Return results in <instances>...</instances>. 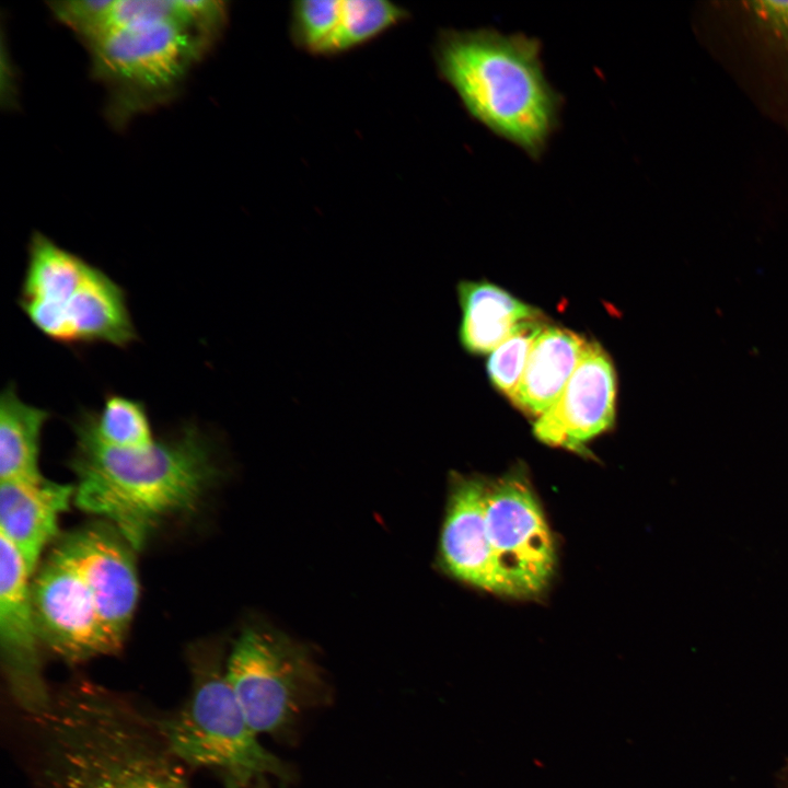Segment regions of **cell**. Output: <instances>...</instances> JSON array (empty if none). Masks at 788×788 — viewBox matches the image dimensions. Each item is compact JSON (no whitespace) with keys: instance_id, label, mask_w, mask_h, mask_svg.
<instances>
[{"instance_id":"1","label":"cell","mask_w":788,"mask_h":788,"mask_svg":"<svg viewBox=\"0 0 788 788\" xmlns=\"http://www.w3.org/2000/svg\"><path fill=\"white\" fill-rule=\"evenodd\" d=\"M71 425L76 505L113 524L135 551L167 520L193 512L220 475L212 444L194 422L144 449L103 443L90 409Z\"/></svg>"},{"instance_id":"2","label":"cell","mask_w":788,"mask_h":788,"mask_svg":"<svg viewBox=\"0 0 788 788\" xmlns=\"http://www.w3.org/2000/svg\"><path fill=\"white\" fill-rule=\"evenodd\" d=\"M541 51L535 37L494 28L441 30L433 46L438 73L466 113L532 159L558 128L563 105Z\"/></svg>"},{"instance_id":"3","label":"cell","mask_w":788,"mask_h":788,"mask_svg":"<svg viewBox=\"0 0 788 788\" xmlns=\"http://www.w3.org/2000/svg\"><path fill=\"white\" fill-rule=\"evenodd\" d=\"M18 304L39 333L60 345L127 348L138 339L124 288L38 231L27 244Z\"/></svg>"},{"instance_id":"4","label":"cell","mask_w":788,"mask_h":788,"mask_svg":"<svg viewBox=\"0 0 788 788\" xmlns=\"http://www.w3.org/2000/svg\"><path fill=\"white\" fill-rule=\"evenodd\" d=\"M192 688L183 706L154 719L173 755L184 765L219 770L227 788H246L268 775L285 777L279 758L257 740L228 681L218 648L190 656Z\"/></svg>"},{"instance_id":"5","label":"cell","mask_w":788,"mask_h":788,"mask_svg":"<svg viewBox=\"0 0 788 788\" xmlns=\"http://www.w3.org/2000/svg\"><path fill=\"white\" fill-rule=\"evenodd\" d=\"M93 78L106 91L115 128L173 100L211 47L186 23L162 21L108 30L83 43Z\"/></svg>"},{"instance_id":"6","label":"cell","mask_w":788,"mask_h":788,"mask_svg":"<svg viewBox=\"0 0 788 788\" xmlns=\"http://www.w3.org/2000/svg\"><path fill=\"white\" fill-rule=\"evenodd\" d=\"M225 673L257 734L287 727L314 699L322 684L305 647L264 627L241 634L228 658Z\"/></svg>"},{"instance_id":"7","label":"cell","mask_w":788,"mask_h":788,"mask_svg":"<svg viewBox=\"0 0 788 788\" xmlns=\"http://www.w3.org/2000/svg\"><path fill=\"white\" fill-rule=\"evenodd\" d=\"M484 532L501 594L531 596L548 584L555 565L553 540L523 473L486 480Z\"/></svg>"},{"instance_id":"8","label":"cell","mask_w":788,"mask_h":788,"mask_svg":"<svg viewBox=\"0 0 788 788\" xmlns=\"http://www.w3.org/2000/svg\"><path fill=\"white\" fill-rule=\"evenodd\" d=\"M31 599L42 642L65 661L83 662L123 648L77 570L56 548L31 583Z\"/></svg>"},{"instance_id":"9","label":"cell","mask_w":788,"mask_h":788,"mask_svg":"<svg viewBox=\"0 0 788 788\" xmlns=\"http://www.w3.org/2000/svg\"><path fill=\"white\" fill-rule=\"evenodd\" d=\"M55 548L77 570L103 623L124 645L139 596L135 548L105 520L66 534Z\"/></svg>"},{"instance_id":"10","label":"cell","mask_w":788,"mask_h":788,"mask_svg":"<svg viewBox=\"0 0 788 788\" xmlns=\"http://www.w3.org/2000/svg\"><path fill=\"white\" fill-rule=\"evenodd\" d=\"M30 572L11 542L0 534V647L11 694L34 718L44 714L48 691L39 654L42 642L34 617Z\"/></svg>"},{"instance_id":"11","label":"cell","mask_w":788,"mask_h":788,"mask_svg":"<svg viewBox=\"0 0 788 788\" xmlns=\"http://www.w3.org/2000/svg\"><path fill=\"white\" fill-rule=\"evenodd\" d=\"M616 376L611 358L589 341L558 399L533 426L534 436L552 447L576 452L611 428L615 417Z\"/></svg>"},{"instance_id":"12","label":"cell","mask_w":788,"mask_h":788,"mask_svg":"<svg viewBox=\"0 0 788 788\" xmlns=\"http://www.w3.org/2000/svg\"><path fill=\"white\" fill-rule=\"evenodd\" d=\"M486 480L454 474L440 536V563L454 578L501 594L484 532Z\"/></svg>"},{"instance_id":"13","label":"cell","mask_w":788,"mask_h":788,"mask_svg":"<svg viewBox=\"0 0 788 788\" xmlns=\"http://www.w3.org/2000/svg\"><path fill=\"white\" fill-rule=\"evenodd\" d=\"M0 482V534L16 548L32 575L43 549L58 533V518L69 509L74 486L45 477Z\"/></svg>"},{"instance_id":"14","label":"cell","mask_w":788,"mask_h":788,"mask_svg":"<svg viewBox=\"0 0 788 788\" xmlns=\"http://www.w3.org/2000/svg\"><path fill=\"white\" fill-rule=\"evenodd\" d=\"M587 343L567 328L547 325L533 345L510 402L531 417L542 416L560 396Z\"/></svg>"},{"instance_id":"15","label":"cell","mask_w":788,"mask_h":788,"mask_svg":"<svg viewBox=\"0 0 788 788\" xmlns=\"http://www.w3.org/2000/svg\"><path fill=\"white\" fill-rule=\"evenodd\" d=\"M457 297L460 341L475 355L493 352L521 322L543 317L536 308L488 281H461Z\"/></svg>"},{"instance_id":"16","label":"cell","mask_w":788,"mask_h":788,"mask_svg":"<svg viewBox=\"0 0 788 788\" xmlns=\"http://www.w3.org/2000/svg\"><path fill=\"white\" fill-rule=\"evenodd\" d=\"M47 409L25 403L14 383H8L0 396V480L43 478L38 457Z\"/></svg>"},{"instance_id":"17","label":"cell","mask_w":788,"mask_h":788,"mask_svg":"<svg viewBox=\"0 0 788 788\" xmlns=\"http://www.w3.org/2000/svg\"><path fill=\"white\" fill-rule=\"evenodd\" d=\"M409 15L404 7L387 0H341L326 57L363 46L405 22Z\"/></svg>"},{"instance_id":"18","label":"cell","mask_w":788,"mask_h":788,"mask_svg":"<svg viewBox=\"0 0 788 788\" xmlns=\"http://www.w3.org/2000/svg\"><path fill=\"white\" fill-rule=\"evenodd\" d=\"M96 437L105 444L119 449H144L155 440L148 409L143 402L107 393L100 410H91Z\"/></svg>"},{"instance_id":"19","label":"cell","mask_w":788,"mask_h":788,"mask_svg":"<svg viewBox=\"0 0 788 788\" xmlns=\"http://www.w3.org/2000/svg\"><path fill=\"white\" fill-rule=\"evenodd\" d=\"M341 9V0L294 1L290 9L289 35L300 50L326 57Z\"/></svg>"},{"instance_id":"20","label":"cell","mask_w":788,"mask_h":788,"mask_svg":"<svg viewBox=\"0 0 788 788\" xmlns=\"http://www.w3.org/2000/svg\"><path fill=\"white\" fill-rule=\"evenodd\" d=\"M546 326L543 317L523 321L491 352L487 362L489 379L509 398L522 376L536 338Z\"/></svg>"},{"instance_id":"21","label":"cell","mask_w":788,"mask_h":788,"mask_svg":"<svg viewBox=\"0 0 788 788\" xmlns=\"http://www.w3.org/2000/svg\"><path fill=\"white\" fill-rule=\"evenodd\" d=\"M109 3L111 0L55 1L48 8L83 44L100 33Z\"/></svg>"},{"instance_id":"22","label":"cell","mask_w":788,"mask_h":788,"mask_svg":"<svg viewBox=\"0 0 788 788\" xmlns=\"http://www.w3.org/2000/svg\"><path fill=\"white\" fill-rule=\"evenodd\" d=\"M786 788H788V780H787V783H786Z\"/></svg>"}]
</instances>
